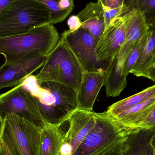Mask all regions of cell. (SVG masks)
<instances>
[{"instance_id":"1","label":"cell","mask_w":155,"mask_h":155,"mask_svg":"<svg viewBox=\"0 0 155 155\" xmlns=\"http://www.w3.org/2000/svg\"><path fill=\"white\" fill-rule=\"evenodd\" d=\"M58 31L49 23L17 35L0 38V54L5 62L16 61L36 53L49 55L60 41Z\"/></svg>"},{"instance_id":"2","label":"cell","mask_w":155,"mask_h":155,"mask_svg":"<svg viewBox=\"0 0 155 155\" xmlns=\"http://www.w3.org/2000/svg\"><path fill=\"white\" fill-rule=\"evenodd\" d=\"M51 22L48 7L37 0H14L0 12V38L17 35Z\"/></svg>"},{"instance_id":"3","label":"cell","mask_w":155,"mask_h":155,"mask_svg":"<svg viewBox=\"0 0 155 155\" xmlns=\"http://www.w3.org/2000/svg\"><path fill=\"white\" fill-rule=\"evenodd\" d=\"M84 70L62 37L49 54L36 77L38 84L54 82L72 87L77 93Z\"/></svg>"},{"instance_id":"4","label":"cell","mask_w":155,"mask_h":155,"mask_svg":"<svg viewBox=\"0 0 155 155\" xmlns=\"http://www.w3.org/2000/svg\"><path fill=\"white\" fill-rule=\"evenodd\" d=\"M41 131L33 122L9 114L2 121L0 142L12 155H40Z\"/></svg>"},{"instance_id":"5","label":"cell","mask_w":155,"mask_h":155,"mask_svg":"<svg viewBox=\"0 0 155 155\" xmlns=\"http://www.w3.org/2000/svg\"><path fill=\"white\" fill-rule=\"evenodd\" d=\"M15 114L35 124L41 128L45 125L40 112L38 99L24 82L0 94V118Z\"/></svg>"},{"instance_id":"6","label":"cell","mask_w":155,"mask_h":155,"mask_svg":"<svg viewBox=\"0 0 155 155\" xmlns=\"http://www.w3.org/2000/svg\"><path fill=\"white\" fill-rule=\"evenodd\" d=\"M94 127L85 137L73 155H94L128 134L106 112L95 113Z\"/></svg>"},{"instance_id":"7","label":"cell","mask_w":155,"mask_h":155,"mask_svg":"<svg viewBox=\"0 0 155 155\" xmlns=\"http://www.w3.org/2000/svg\"><path fill=\"white\" fill-rule=\"evenodd\" d=\"M61 37L74 54L84 71L106 73L110 62H99L97 59L96 40L87 30L81 27L75 31H65Z\"/></svg>"},{"instance_id":"8","label":"cell","mask_w":155,"mask_h":155,"mask_svg":"<svg viewBox=\"0 0 155 155\" xmlns=\"http://www.w3.org/2000/svg\"><path fill=\"white\" fill-rule=\"evenodd\" d=\"M40 85L48 89L55 100L51 107L41 114L44 121L45 124L61 126L78 109L77 91L57 82H43Z\"/></svg>"},{"instance_id":"9","label":"cell","mask_w":155,"mask_h":155,"mask_svg":"<svg viewBox=\"0 0 155 155\" xmlns=\"http://www.w3.org/2000/svg\"><path fill=\"white\" fill-rule=\"evenodd\" d=\"M49 55L36 53L13 62L5 63L0 66V90L20 84L43 67Z\"/></svg>"},{"instance_id":"10","label":"cell","mask_w":155,"mask_h":155,"mask_svg":"<svg viewBox=\"0 0 155 155\" xmlns=\"http://www.w3.org/2000/svg\"><path fill=\"white\" fill-rule=\"evenodd\" d=\"M125 39V27L123 15L112 20L98 40L96 47L97 59L110 62L118 53Z\"/></svg>"},{"instance_id":"11","label":"cell","mask_w":155,"mask_h":155,"mask_svg":"<svg viewBox=\"0 0 155 155\" xmlns=\"http://www.w3.org/2000/svg\"><path fill=\"white\" fill-rule=\"evenodd\" d=\"M135 45L124 41L118 53L109 62L104 84L107 97L118 96L126 87L127 78L123 74L124 64L131 48Z\"/></svg>"},{"instance_id":"12","label":"cell","mask_w":155,"mask_h":155,"mask_svg":"<svg viewBox=\"0 0 155 155\" xmlns=\"http://www.w3.org/2000/svg\"><path fill=\"white\" fill-rule=\"evenodd\" d=\"M68 121L70 126L64 135V142L71 145L73 155L79 145L95 125L94 112L78 108L73 113Z\"/></svg>"},{"instance_id":"13","label":"cell","mask_w":155,"mask_h":155,"mask_svg":"<svg viewBox=\"0 0 155 155\" xmlns=\"http://www.w3.org/2000/svg\"><path fill=\"white\" fill-rule=\"evenodd\" d=\"M106 73L84 71L77 93L78 108L93 111L100 89L105 82Z\"/></svg>"},{"instance_id":"14","label":"cell","mask_w":155,"mask_h":155,"mask_svg":"<svg viewBox=\"0 0 155 155\" xmlns=\"http://www.w3.org/2000/svg\"><path fill=\"white\" fill-rule=\"evenodd\" d=\"M155 107V96L110 117L128 135L136 132L139 122Z\"/></svg>"},{"instance_id":"15","label":"cell","mask_w":155,"mask_h":155,"mask_svg":"<svg viewBox=\"0 0 155 155\" xmlns=\"http://www.w3.org/2000/svg\"><path fill=\"white\" fill-rule=\"evenodd\" d=\"M82 28L87 30L96 40H99L105 29L104 12L98 2H90L77 14Z\"/></svg>"},{"instance_id":"16","label":"cell","mask_w":155,"mask_h":155,"mask_svg":"<svg viewBox=\"0 0 155 155\" xmlns=\"http://www.w3.org/2000/svg\"><path fill=\"white\" fill-rule=\"evenodd\" d=\"M147 40L141 49L139 57L130 73L144 77L155 59V18L147 22Z\"/></svg>"},{"instance_id":"17","label":"cell","mask_w":155,"mask_h":155,"mask_svg":"<svg viewBox=\"0 0 155 155\" xmlns=\"http://www.w3.org/2000/svg\"><path fill=\"white\" fill-rule=\"evenodd\" d=\"M155 128L141 130L128 135L124 155H153Z\"/></svg>"},{"instance_id":"18","label":"cell","mask_w":155,"mask_h":155,"mask_svg":"<svg viewBox=\"0 0 155 155\" xmlns=\"http://www.w3.org/2000/svg\"><path fill=\"white\" fill-rule=\"evenodd\" d=\"M60 127L46 124L41 128L40 155H60L64 143Z\"/></svg>"},{"instance_id":"19","label":"cell","mask_w":155,"mask_h":155,"mask_svg":"<svg viewBox=\"0 0 155 155\" xmlns=\"http://www.w3.org/2000/svg\"><path fill=\"white\" fill-rule=\"evenodd\" d=\"M154 96L155 84L134 95L114 103L108 107L106 113L109 117L113 116Z\"/></svg>"},{"instance_id":"20","label":"cell","mask_w":155,"mask_h":155,"mask_svg":"<svg viewBox=\"0 0 155 155\" xmlns=\"http://www.w3.org/2000/svg\"><path fill=\"white\" fill-rule=\"evenodd\" d=\"M45 5L51 14V24L53 25L61 22L71 12L74 0H37Z\"/></svg>"},{"instance_id":"21","label":"cell","mask_w":155,"mask_h":155,"mask_svg":"<svg viewBox=\"0 0 155 155\" xmlns=\"http://www.w3.org/2000/svg\"><path fill=\"white\" fill-rule=\"evenodd\" d=\"M147 36V33L146 35L143 38V39L135 45H134L129 51L124 64L123 74L125 77H127L128 74L131 73V71L133 70L139 57L141 49L146 41Z\"/></svg>"},{"instance_id":"22","label":"cell","mask_w":155,"mask_h":155,"mask_svg":"<svg viewBox=\"0 0 155 155\" xmlns=\"http://www.w3.org/2000/svg\"><path fill=\"white\" fill-rule=\"evenodd\" d=\"M135 7L145 16L147 21L155 18V0H134Z\"/></svg>"},{"instance_id":"23","label":"cell","mask_w":155,"mask_h":155,"mask_svg":"<svg viewBox=\"0 0 155 155\" xmlns=\"http://www.w3.org/2000/svg\"><path fill=\"white\" fill-rule=\"evenodd\" d=\"M128 136L113 143L104 150L94 155H124L126 148V142Z\"/></svg>"},{"instance_id":"24","label":"cell","mask_w":155,"mask_h":155,"mask_svg":"<svg viewBox=\"0 0 155 155\" xmlns=\"http://www.w3.org/2000/svg\"><path fill=\"white\" fill-rule=\"evenodd\" d=\"M131 6L126 5L115 9H104L105 28L108 27L112 20L124 15L130 10Z\"/></svg>"},{"instance_id":"25","label":"cell","mask_w":155,"mask_h":155,"mask_svg":"<svg viewBox=\"0 0 155 155\" xmlns=\"http://www.w3.org/2000/svg\"><path fill=\"white\" fill-rule=\"evenodd\" d=\"M155 128V107L147 115L139 122L136 127V132L141 130L153 129Z\"/></svg>"},{"instance_id":"26","label":"cell","mask_w":155,"mask_h":155,"mask_svg":"<svg viewBox=\"0 0 155 155\" xmlns=\"http://www.w3.org/2000/svg\"><path fill=\"white\" fill-rule=\"evenodd\" d=\"M130 0H97L104 9H115L124 5L131 6Z\"/></svg>"},{"instance_id":"27","label":"cell","mask_w":155,"mask_h":155,"mask_svg":"<svg viewBox=\"0 0 155 155\" xmlns=\"http://www.w3.org/2000/svg\"><path fill=\"white\" fill-rule=\"evenodd\" d=\"M67 24L69 27L68 31L70 32L75 31L82 27V23L77 15H72L68 19Z\"/></svg>"},{"instance_id":"28","label":"cell","mask_w":155,"mask_h":155,"mask_svg":"<svg viewBox=\"0 0 155 155\" xmlns=\"http://www.w3.org/2000/svg\"><path fill=\"white\" fill-rule=\"evenodd\" d=\"M144 77L152 80L155 84V59L153 65L147 71Z\"/></svg>"},{"instance_id":"29","label":"cell","mask_w":155,"mask_h":155,"mask_svg":"<svg viewBox=\"0 0 155 155\" xmlns=\"http://www.w3.org/2000/svg\"><path fill=\"white\" fill-rule=\"evenodd\" d=\"M0 155H12L3 144L0 142Z\"/></svg>"},{"instance_id":"30","label":"cell","mask_w":155,"mask_h":155,"mask_svg":"<svg viewBox=\"0 0 155 155\" xmlns=\"http://www.w3.org/2000/svg\"><path fill=\"white\" fill-rule=\"evenodd\" d=\"M14 0H0V12Z\"/></svg>"},{"instance_id":"31","label":"cell","mask_w":155,"mask_h":155,"mask_svg":"<svg viewBox=\"0 0 155 155\" xmlns=\"http://www.w3.org/2000/svg\"><path fill=\"white\" fill-rule=\"evenodd\" d=\"M2 120L0 118V134H1V130H2Z\"/></svg>"},{"instance_id":"32","label":"cell","mask_w":155,"mask_h":155,"mask_svg":"<svg viewBox=\"0 0 155 155\" xmlns=\"http://www.w3.org/2000/svg\"><path fill=\"white\" fill-rule=\"evenodd\" d=\"M153 155H155V141L154 142V145L153 152Z\"/></svg>"},{"instance_id":"33","label":"cell","mask_w":155,"mask_h":155,"mask_svg":"<svg viewBox=\"0 0 155 155\" xmlns=\"http://www.w3.org/2000/svg\"><path fill=\"white\" fill-rule=\"evenodd\" d=\"M60 155H61V154H60Z\"/></svg>"}]
</instances>
